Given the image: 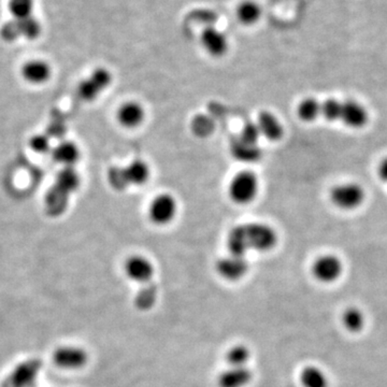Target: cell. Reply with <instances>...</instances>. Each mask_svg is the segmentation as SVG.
Listing matches in <instances>:
<instances>
[{"label":"cell","instance_id":"6da1fadb","mask_svg":"<svg viewBox=\"0 0 387 387\" xmlns=\"http://www.w3.org/2000/svg\"><path fill=\"white\" fill-rule=\"evenodd\" d=\"M80 185L79 173L72 167H65L57 176L54 186L46 196V208L52 217L62 215L68 205L69 196Z\"/></svg>","mask_w":387,"mask_h":387},{"label":"cell","instance_id":"7a4b0ae2","mask_svg":"<svg viewBox=\"0 0 387 387\" xmlns=\"http://www.w3.org/2000/svg\"><path fill=\"white\" fill-rule=\"evenodd\" d=\"M42 369V360L28 358L14 367L0 387H34Z\"/></svg>","mask_w":387,"mask_h":387},{"label":"cell","instance_id":"3957f363","mask_svg":"<svg viewBox=\"0 0 387 387\" xmlns=\"http://www.w3.org/2000/svg\"><path fill=\"white\" fill-rule=\"evenodd\" d=\"M248 250L268 252L277 246L278 237L274 228L262 223L243 225Z\"/></svg>","mask_w":387,"mask_h":387},{"label":"cell","instance_id":"277c9868","mask_svg":"<svg viewBox=\"0 0 387 387\" xmlns=\"http://www.w3.org/2000/svg\"><path fill=\"white\" fill-rule=\"evenodd\" d=\"M228 191L230 198L235 203L241 205L250 203L258 195V178L250 171H241L232 179Z\"/></svg>","mask_w":387,"mask_h":387},{"label":"cell","instance_id":"5b68a950","mask_svg":"<svg viewBox=\"0 0 387 387\" xmlns=\"http://www.w3.org/2000/svg\"><path fill=\"white\" fill-rule=\"evenodd\" d=\"M331 199L340 209L353 210L364 203V191L356 183H345L338 185L331 191Z\"/></svg>","mask_w":387,"mask_h":387},{"label":"cell","instance_id":"8992f818","mask_svg":"<svg viewBox=\"0 0 387 387\" xmlns=\"http://www.w3.org/2000/svg\"><path fill=\"white\" fill-rule=\"evenodd\" d=\"M111 83V75L105 68L94 70L87 79L80 83L77 94L83 101H91L99 97V94Z\"/></svg>","mask_w":387,"mask_h":387},{"label":"cell","instance_id":"52a82bcc","mask_svg":"<svg viewBox=\"0 0 387 387\" xmlns=\"http://www.w3.org/2000/svg\"><path fill=\"white\" fill-rule=\"evenodd\" d=\"M53 360L55 364L62 369L77 370L87 364L89 354L79 346H60L53 354Z\"/></svg>","mask_w":387,"mask_h":387},{"label":"cell","instance_id":"ba28073f","mask_svg":"<svg viewBox=\"0 0 387 387\" xmlns=\"http://www.w3.org/2000/svg\"><path fill=\"white\" fill-rule=\"evenodd\" d=\"M177 209L178 205H177L176 199L169 194H162L153 199L148 215L153 223L166 225L176 217Z\"/></svg>","mask_w":387,"mask_h":387},{"label":"cell","instance_id":"9c48e42d","mask_svg":"<svg viewBox=\"0 0 387 387\" xmlns=\"http://www.w3.org/2000/svg\"><path fill=\"white\" fill-rule=\"evenodd\" d=\"M343 265L335 255H323L312 266L313 277L322 283H334L341 277Z\"/></svg>","mask_w":387,"mask_h":387},{"label":"cell","instance_id":"30bf717a","mask_svg":"<svg viewBox=\"0 0 387 387\" xmlns=\"http://www.w3.org/2000/svg\"><path fill=\"white\" fill-rule=\"evenodd\" d=\"M126 276L139 284H148L152 281L154 276L155 269L150 260L141 255L130 256L126 260L125 266Z\"/></svg>","mask_w":387,"mask_h":387},{"label":"cell","instance_id":"8fae6325","mask_svg":"<svg viewBox=\"0 0 387 387\" xmlns=\"http://www.w3.org/2000/svg\"><path fill=\"white\" fill-rule=\"evenodd\" d=\"M248 270V262L246 256L229 255L222 258L217 262V274L227 281L241 280Z\"/></svg>","mask_w":387,"mask_h":387},{"label":"cell","instance_id":"7c38bea8","mask_svg":"<svg viewBox=\"0 0 387 387\" xmlns=\"http://www.w3.org/2000/svg\"><path fill=\"white\" fill-rule=\"evenodd\" d=\"M201 42L205 52L212 56L221 57L227 52V36L213 24L205 25V30L201 32Z\"/></svg>","mask_w":387,"mask_h":387},{"label":"cell","instance_id":"4fadbf2b","mask_svg":"<svg viewBox=\"0 0 387 387\" xmlns=\"http://www.w3.org/2000/svg\"><path fill=\"white\" fill-rule=\"evenodd\" d=\"M253 380V372L248 367H229L220 374L219 387H246Z\"/></svg>","mask_w":387,"mask_h":387},{"label":"cell","instance_id":"5bb4252c","mask_svg":"<svg viewBox=\"0 0 387 387\" xmlns=\"http://www.w3.org/2000/svg\"><path fill=\"white\" fill-rule=\"evenodd\" d=\"M369 114L366 108L357 101H344L342 105L341 120L348 127L362 128L368 123Z\"/></svg>","mask_w":387,"mask_h":387},{"label":"cell","instance_id":"9a60e30c","mask_svg":"<svg viewBox=\"0 0 387 387\" xmlns=\"http://www.w3.org/2000/svg\"><path fill=\"white\" fill-rule=\"evenodd\" d=\"M144 116L146 113L142 106L134 101L124 103L118 112V120L120 123L127 128L139 126L144 122Z\"/></svg>","mask_w":387,"mask_h":387},{"label":"cell","instance_id":"2e32d148","mask_svg":"<svg viewBox=\"0 0 387 387\" xmlns=\"http://www.w3.org/2000/svg\"><path fill=\"white\" fill-rule=\"evenodd\" d=\"M22 75L32 84H42L50 79L51 68L44 61H32L24 65Z\"/></svg>","mask_w":387,"mask_h":387},{"label":"cell","instance_id":"e0dca14e","mask_svg":"<svg viewBox=\"0 0 387 387\" xmlns=\"http://www.w3.org/2000/svg\"><path fill=\"white\" fill-rule=\"evenodd\" d=\"M258 126L260 134L270 141H278L282 138L283 127L279 120L270 112H262L258 118Z\"/></svg>","mask_w":387,"mask_h":387},{"label":"cell","instance_id":"ac0fdd59","mask_svg":"<svg viewBox=\"0 0 387 387\" xmlns=\"http://www.w3.org/2000/svg\"><path fill=\"white\" fill-rule=\"evenodd\" d=\"M262 10L254 0H243L236 9L238 21L243 25H254L262 18Z\"/></svg>","mask_w":387,"mask_h":387},{"label":"cell","instance_id":"d6986e66","mask_svg":"<svg viewBox=\"0 0 387 387\" xmlns=\"http://www.w3.org/2000/svg\"><path fill=\"white\" fill-rule=\"evenodd\" d=\"M53 158L58 164L72 167L80 160V150L72 142L64 141L53 150Z\"/></svg>","mask_w":387,"mask_h":387},{"label":"cell","instance_id":"ffe728a7","mask_svg":"<svg viewBox=\"0 0 387 387\" xmlns=\"http://www.w3.org/2000/svg\"><path fill=\"white\" fill-rule=\"evenodd\" d=\"M231 154L234 158L240 162L254 163L258 162L262 156V151L258 144H248L238 139L231 146Z\"/></svg>","mask_w":387,"mask_h":387},{"label":"cell","instance_id":"44dd1931","mask_svg":"<svg viewBox=\"0 0 387 387\" xmlns=\"http://www.w3.org/2000/svg\"><path fill=\"white\" fill-rule=\"evenodd\" d=\"M158 298V288L156 284H144L134 296V303L140 311H148L152 309Z\"/></svg>","mask_w":387,"mask_h":387},{"label":"cell","instance_id":"7402d4cb","mask_svg":"<svg viewBox=\"0 0 387 387\" xmlns=\"http://www.w3.org/2000/svg\"><path fill=\"white\" fill-rule=\"evenodd\" d=\"M300 383L303 387H328L329 381L325 372L317 366H307L300 374Z\"/></svg>","mask_w":387,"mask_h":387},{"label":"cell","instance_id":"603a6c76","mask_svg":"<svg viewBox=\"0 0 387 387\" xmlns=\"http://www.w3.org/2000/svg\"><path fill=\"white\" fill-rule=\"evenodd\" d=\"M228 250L232 255L246 256L248 252L243 225L237 226L229 232L227 239Z\"/></svg>","mask_w":387,"mask_h":387},{"label":"cell","instance_id":"cb8c5ba5","mask_svg":"<svg viewBox=\"0 0 387 387\" xmlns=\"http://www.w3.org/2000/svg\"><path fill=\"white\" fill-rule=\"evenodd\" d=\"M125 173L129 185H142L148 182L150 168L142 160H134L126 167Z\"/></svg>","mask_w":387,"mask_h":387},{"label":"cell","instance_id":"d4e9b609","mask_svg":"<svg viewBox=\"0 0 387 387\" xmlns=\"http://www.w3.org/2000/svg\"><path fill=\"white\" fill-rule=\"evenodd\" d=\"M364 322H366V319H364V313L358 307H348L342 315V323H343L346 331L350 333H360L364 328Z\"/></svg>","mask_w":387,"mask_h":387},{"label":"cell","instance_id":"484cf974","mask_svg":"<svg viewBox=\"0 0 387 387\" xmlns=\"http://www.w3.org/2000/svg\"><path fill=\"white\" fill-rule=\"evenodd\" d=\"M12 20L15 23L20 37L34 40L42 32L40 23L32 15L30 16V18H21V20H15V18H12Z\"/></svg>","mask_w":387,"mask_h":387},{"label":"cell","instance_id":"4316f807","mask_svg":"<svg viewBox=\"0 0 387 387\" xmlns=\"http://www.w3.org/2000/svg\"><path fill=\"white\" fill-rule=\"evenodd\" d=\"M250 360V348L242 344L232 346L226 354V360L229 367H248Z\"/></svg>","mask_w":387,"mask_h":387},{"label":"cell","instance_id":"83f0119b","mask_svg":"<svg viewBox=\"0 0 387 387\" xmlns=\"http://www.w3.org/2000/svg\"><path fill=\"white\" fill-rule=\"evenodd\" d=\"M297 112L303 121L313 122L322 113V105L317 99L309 97L299 103Z\"/></svg>","mask_w":387,"mask_h":387},{"label":"cell","instance_id":"f1b7e54d","mask_svg":"<svg viewBox=\"0 0 387 387\" xmlns=\"http://www.w3.org/2000/svg\"><path fill=\"white\" fill-rule=\"evenodd\" d=\"M34 6V0H9V11L15 20L32 16Z\"/></svg>","mask_w":387,"mask_h":387},{"label":"cell","instance_id":"f546056e","mask_svg":"<svg viewBox=\"0 0 387 387\" xmlns=\"http://www.w3.org/2000/svg\"><path fill=\"white\" fill-rule=\"evenodd\" d=\"M342 105H343V103H341V101H336V99H328L322 105L321 114L327 121H339V120H341Z\"/></svg>","mask_w":387,"mask_h":387},{"label":"cell","instance_id":"4dcf8cb0","mask_svg":"<svg viewBox=\"0 0 387 387\" xmlns=\"http://www.w3.org/2000/svg\"><path fill=\"white\" fill-rule=\"evenodd\" d=\"M108 179H109L110 184L113 189L118 191H124L129 186L127 178H126L125 169L120 168V167H113L110 169L108 173Z\"/></svg>","mask_w":387,"mask_h":387},{"label":"cell","instance_id":"1f68e13d","mask_svg":"<svg viewBox=\"0 0 387 387\" xmlns=\"http://www.w3.org/2000/svg\"><path fill=\"white\" fill-rule=\"evenodd\" d=\"M191 128H193L194 132L197 136L201 137H205L208 134H211L212 130L215 128V124L212 122L211 119H209L205 115H198L195 118V120L191 124Z\"/></svg>","mask_w":387,"mask_h":387},{"label":"cell","instance_id":"d6a6232c","mask_svg":"<svg viewBox=\"0 0 387 387\" xmlns=\"http://www.w3.org/2000/svg\"><path fill=\"white\" fill-rule=\"evenodd\" d=\"M260 134V128H258V124L248 123L242 128L241 134H240L239 139L241 141L246 142L248 144H258Z\"/></svg>","mask_w":387,"mask_h":387},{"label":"cell","instance_id":"836d02e7","mask_svg":"<svg viewBox=\"0 0 387 387\" xmlns=\"http://www.w3.org/2000/svg\"><path fill=\"white\" fill-rule=\"evenodd\" d=\"M30 148L36 153L44 154V153L50 150V139L46 136H44V134H37V136H34L32 140H30Z\"/></svg>","mask_w":387,"mask_h":387},{"label":"cell","instance_id":"e575fe53","mask_svg":"<svg viewBox=\"0 0 387 387\" xmlns=\"http://www.w3.org/2000/svg\"><path fill=\"white\" fill-rule=\"evenodd\" d=\"M379 175H380V178L382 179L384 182H387V158H385V160L381 163L380 167H379Z\"/></svg>","mask_w":387,"mask_h":387}]
</instances>
